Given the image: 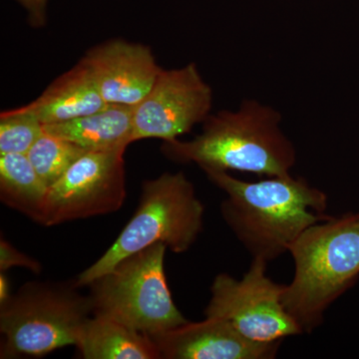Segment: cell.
Instances as JSON below:
<instances>
[{
	"label": "cell",
	"instance_id": "6da1fadb",
	"mask_svg": "<svg viewBox=\"0 0 359 359\" xmlns=\"http://www.w3.org/2000/svg\"><path fill=\"white\" fill-rule=\"evenodd\" d=\"M203 171L226 193L222 217L252 259L275 261L289 252L306 229L330 218L327 194L301 177H269L252 183L228 172Z\"/></svg>",
	"mask_w": 359,
	"mask_h": 359
},
{
	"label": "cell",
	"instance_id": "7a4b0ae2",
	"mask_svg": "<svg viewBox=\"0 0 359 359\" xmlns=\"http://www.w3.org/2000/svg\"><path fill=\"white\" fill-rule=\"evenodd\" d=\"M280 113L269 106L245 100L235 112L208 116L202 133L193 140L164 142L162 151L170 159L195 163L202 170L287 176L297 153L280 129Z\"/></svg>",
	"mask_w": 359,
	"mask_h": 359
},
{
	"label": "cell",
	"instance_id": "3957f363",
	"mask_svg": "<svg viewBox=\"0 0 359 359\" xmlns=\"http://www.w3.org/2000/svg\"><path fill=\"white\" fill-rule=\"evenodd\" d=\"M294 276L283 304L302 328L320 325L327 309L359 278V212L330 217L306 229L290 245Z\"/></svg>",
	"mask_w": 359,
	"mask_h": 359
},
{
	"label": "cell",
	"instance_id": "277c9868",
	"mask_svg": "<svg viewBox=\"0 0 359 359\" xmlns=\"http://www.w3.org/2000/svg\"><path fill=\"white\" fill-rule=\"evenodd\" d=\"M204 215V204L185 174L164 173L147 180L142 185L133 217L103 256L78 276L74 285L89 287L125 257L155 244L183 254L202 233Z\"/></svg>",
	"mask_w": 359,
	"mask_h": 359
},
{
	"label": "cell",
	"instance_id": "5b68a950",
	"mask_svg": "<svg viewBox=\"0 0 359 359\" xmlns=\"http://www.w3.org/2000/svg\"><path fill=\"white\" fill-rule=\"evenodd\" d=\"M78 287L27 283L0 304L1 358H40L76 346L80 332L93 314L89 295Z\"/></svg>",
	"mask_w": 359,
	"mask_h": 359
},
{
	"label": "cell",
	"instance_id": "8992f818",
	"mask_svg": "<svg viewBox=\"0 0 359 359\" xmlns=\"http://www.w3.org/2000/svg\"><path fill=\"white\" fill-rule=\"evenodd\" d=\"M166 250L164 244L150 245L90 283L94 316L119 321L148 337L188 323L168 287Z\"/></svg>",
	"mask_w": 359,
	"mask_h": 359
},
{
	"label": "cell",
	"instance_id": "52a82bcc",
	"mask_svg": "<svg viewBox=\"0 0 359 359\" xmlns=\"http://www.w3.org/2000/svg\"><path fill=\"white\" fill-rule=\"evenodd\" d=\"M266 266L264 259H252L241 280L226 273L217 276L205 316L228 320L245 339L259 344L302 334V328L283 306L285 285L266 276Z\"/></svg>",
	"mask_w": 359,
	"mask_h": 359
},
{
	"label": "cell",
	"instance_id": "ba28073f",
	"mask_svg": "<svg viewBox=\"0 0 359 359\" xmlns=\"http://www.w3.org/2000/svg\"><path fill=\"white\" fill-rule=\"evenodd\" d=\"M126 148L91 151L79 158L47 191L41 224L111 214L126 199Z\"/></svg>",
	"mask_w": 359,
	"mask_h": 359
},
{
	"label": "cell",
	"instance_id": "9c48e42d",
	"mask_svg": "<svg viewBox=\"0 0 359 359\" xmlns=\"http://www.w3.org/2000/svg\"><path fill=\"white\" fill-rule=\"evenodd\" d=\"M212 90L194 63L160 71L152 88L133 109V142L177 140L211 112Z\"/></svg>",
	"mask_w": 359,
	"mask_h": 359
},
{
	"label": "cell",
	"instance_id": "30bf717a",
	"mask_svg": "<svg viewBox=\"0 0 359 359\" xmlns=\"http://www.w3.org/2000/svg\"><path fill=\"white\" fill-rule=\"evenodd\" d=\"M81 60L107 104L136 106L147 95L162 70L150 47L124 39L96 45Z\"/></svg>",
	"mask_w": 359,
	"mask_h": 359
},
{
	"label": "cell",
	"instance_id": "8fae6325",
	"mask_svg": "<svg viewBox=\"0 0 359 359\" xmlns=\"http://www.w3.org/2000/svg\"><path fill=\"white\" fill-rule=\"evenodd\" d=\"M149 337L164 359H271L282 344L252 341L228 320L216 316H205L200 323L188 321Z\"/></svg>",
	"mask_w": 359,
	"mask_h": 359
},
{
	"label": "cell",
	"instance_id": "7c38bea8",
	"mask_svg": "<svg viewBox=\"0 0 359 359\" xmlns=\"http://www.w3.org/2000/svg\"><path fill=\"white\" fill-rule=\"evenodd\" d=\"M107 105L88 67L80 60L51 82L34 101L20 108L47 125L92 114Z\"/></svg>",
	"mask_w": 359,
	"mask_h": 359
},
{
	"label": "cell",
	"instance_id": "4fadbf2b",
	"mask_svg": "<svg viewBox=\"0 0 359 359\" xmlns=\"http://www.w3.org/2000/svg\"><path fill=\"white\" fill-rule=\"evenodd\" d=\"M134 106L108 104L103 109L63 123L43 125L44 132L72 142L87 152L128 147L133 143Z\"/></svg>",
	"mask_w": 359,
	"mask_h": 359
},
{
	"label": "cell",
	"instance_id": "5bb4252c",
	"mask_svg": "<svg viewBox=\"0 0 359 359\" xmlns=\"http://www.w3.org/2000/svg\"><path fill=\"white\" fill-rule=\"evenodd\" d=\"M75 346L85 359H160L148 335L94 314L85 323Z\"/></svg>",
	"mask_w": 359,
	"mask_h": 359
},
{
	"label": "cell",
	"instance_id": "9a60e30c",
	"mask_svg": "<svg viewBox=\"0 0 359 359\" xmlns=\"http://www.w3.org/2000/svg\"><path fill=\"white\" fill-rule=\"evenodd\" d=\"M47 191L27 155H0V198L4 205L41 224Z\"/></svg>",
	"mask_w": 359,
	"mask_h": 359
},
{
	"label": "cell",
	"instance_id": "2e32d148",
	"mask_svg": "<svg viewBox=\"0 0 359 359\" xmlns=\"http://www.w3.org/2000/svg\"><path fill=\"white\" fill-rule=\"evenodd\" d=\"M86 152L72 142L44 132L26 155L49 188Z\"/></svg>",
	"mask_w": 359,
	"mask_h": 359
},
{
	"label": "cell",
	"instance_id": "e0dca14e",
	"mask_svg": "<svg viewBox=\"0 0 359 359\" xmlns=\"http://www.w3.org/2000/svg\"><path fill=\"white\" fill-rule=\"evenodd\" d=\"M43 124L20 107L0 114V155L27 154L42 134Z\"/></svg>",
	"mask_w": 359,
	"mask_h": 359
},
{
	"label": "cell",
	"instance_id": "ac0fdd59",
	"mask_svg": "<svg viewBox=\"0 0 359 359\" xmlns=\"http://www.w3.org/2000/svg\"><path fill=\"white\" fill-rule=\"evenodd\" d=\"M13 266H21V268L29 269L33 273H39L41 271V264L36 259L26 256L25 254L15 249L11 243L1 238V241H0V271L6 273L7 269L13 268Z\"/></svg>",
	"mask_w": 359,
	"mask_h": 359
},
{
	"label": "cell",
	"instance_id": "d6986e66",
	"mask_svg": "<svg viewBox=\"0 0 359 359\" xmlns=\"http://www.w3.org/2000/svg\"><path fill=\"white\" fill-rule=\"evenodd\" d=\"M25 7L28 20L33 27H42L46 23V6L48 0H16Z\"/></svg>",
	"mask_w": 359,
	"mask_h": 359
},
{
	"label": "cell",
	"instance_id": "ffe728a7",
	"mask_svg": "<svg viewBox=\"0 0 359 359\" xmlns=\"http://www.w3.org/2000/svg\"><path fill=\"white\" fill-rule=\"evenodd\" d=\"M11 297L8 278H7L6 273L1 271V275H0V304H4V302L8 301Z\"/></svg>",
	"mask_w": 359,
	"mask_h": 359
}]
</instances>
